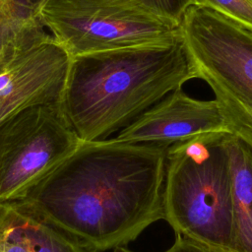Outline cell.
I'll use <instances>...</instances> for the list:
<instances>
[{
  "label": "cell",
  "mask_w": 252,
  "mask_h": 252,
  "mask_svg": "<svg viewBox=\"0 0 252 252\" xmlns=\"http://www.w3.org/2000/svg\"><path fill=\"white\" fill-rule=\"evenodd\" d=\"M167 149L112 138L82 141L23 200L9 205L93 252L123 246L163 220Z\"/></svg>",
  "instance_id": "obj_1"
},
{
  "label": "cell",
  "mask_w": 252,
  "mask_h": 252,
  "mask_svg": "<svg viewBox=\"0 0 252 252\" xmlns=\"http://www.w3.org/2000/svg\"><path fill=\"white\" fill-rule=\"evenodd\" d=\"M195 79L182 40L79 55L59 105L81 141L105 140Z\"/></svg>",
  "instance_id": "obj_2"
},
{
  "label": "cell",
  "mask_w": 252,
  "mask_h": 252,
  "mask_svg": "<svg viewBox=\"0 0 252 252\" xmlns=\"http://www.w3.org/2000/svg\"><path fill=\"white\" fill-rule=\"evenodd\" d=\"M225 134L176 143L166 153L163 220L180 236L231 250V176Z\"/></svg>",
  "instance_id": "obj_3"
},
{
  "label": "cell",
  "mask_w": 252,
  "mask_h": 252,
  "mask_svg": "<svg viewBox=\"0 0 252 252\" xmlns=\"http://www.w3.org/2000/svg\"><path fill=\"white\" fill-rule=\"evenodd\" d=\"M37 13L71 58L182 40L180 23L158 14L144 0H37Z\"/></svg>",
  "instance_id": "obj_4"
},
{
  "label": "cell",
  "mask_w": 252,
  "mask_h": 252,
  "mask_svg": "<svg viewBox=\"0 0 252 252\" xmlns=\"http://www.w3.org/2000/svg\"><path fill=\"white\" fill-rule=\"evenodd\" d=\"M82 141L59 104L21 111L0 124V204L23 200Z\"/></svg>",
  "instance_id": "obj_5"
},
{
  "label": "cell",
  "mask_w": 252,
  "mask_h": 252,
  "mask_svg": "<svg viewBox=\"0 0 252 252\" xmlns=\"http://www.w3.org/2000/svg\"><path fill=\"white\" fill-rule=\"evenodd\" d=\"M181 39L196 79L220 103L252 109V35L210 9L192 5L180 23Z\"/></svg>",
  "instance_id": "obj_6"
},
{
  "label": "cell",
  "mask_w": 252,
  "mask_h": 252,
  "mask_svg": "<svg viewBox=\"0 0 252 252\" xmlns=\"http://www.w3.org/2000/svg\"><path fill=\"white\" fill-rule=\"evenodd\" d=\"M71 60L49 33L9 58L0 67V124L26 109L59 104Z\"/></svg>",
  "instance_id": "obj_7"
},
{
  "label": "cell",
  "mask_w": 252,
  "mask_h": 252,
  "mask_svg": "<svg viewBox=\"0 0 252 252\" xmlns=\"http://www.w3.org/2000/svg\"><path fill=\"white\" fill-rule=\"evenodd\" d=\"M232 134V127L216 99H198L182 88L166 94L112 139L131 144L169 147L206 134Z\"/></svg>",
  "instance_id": "obj_8"
},
{
  "label": "cell",
  "mask_w": 252,
  "mask_h": 252,
  "mask_svg": "<svg viewBox=\"0 0 252 252\" xmlns=\"http://www.w3.org/2000/svg\"><path fill=\"white\" fill-rule=\"evenodd\" d=\"M232 196L231 252H252V142L234 133L223 136Z\"/></svg>",
  "instance_id": "obj_9"
},
{
  "label": "cell",
  "mask_w": 252,
  "mask_h": 252,
  "mask_svg": "<svg viewBox=\"0 0 252 252\" xmlns=\"http://www.w3.org/2000/svg\"><path fill=\"white\" fill-rule=\"evenodd\" d=\"M47 33L37 13V0H0V67Z\"/></svg>",
  "instance_id": "obj_10"
},
{
  "label": "cell",
  "mask_w": 252,
  "mask_h": 252,
  "mask_svg": "<svg viewBox=\"0 0 252 252\" xmlns=\"http://www.w3.org/2000/svg\"><path fill=\"white\" fill-rule=\"evenodd\" d=\"M14 221L27 240L30 252H93L64 231L8 205Z\"/></svg>",
  "instance_id": "obj_11"
},
{
  "label": "cell",
  "mask_w": 252,
  "mask_h": 252,
  "mask_svg": "<svg viewBox=\"0 0 252 252\" xmlns=\"http://www.w3.org/2000/svg\"><path fill=\"white\" fill-rule=\"evenodd\" d=\"M192 5L215 11L252 33V0H191Z\"/></svg>",
  "instance_id": "obj_12"
},
{
  "label": "cell",
  "mask_w": 252,
  "mask_h": 252,
  "mask_svg": "<svg viewBox=\"0 0 252 252\" xmlns=\"http://www.w3.org/2000/svg\"><path fill=\"white\" fill-rule=\"evenodd\" d=\"M0 252H30L27 240L14 221L8 205L0 221Z\"/></svg>",
  "instance_id": "obj_13"
},
{
  "label": "cell",
  "mask_w": 252,
  "mask_h": 252,
  "mask_svg": "<svg viewBox=\"0 0 252 252\" xmlns=\"http://www.w3.org/2000/svg\"><path fill=\"white\" fill-rule=\"evenodd\" d=\"M220 105L229 119L232 132L252 142V109L229 103Z\"/></svg>",
  "instance_id": "obj_14"
},
{
  "label": "cell",
  "mask_w": 252,
  "mask_h": 252,
  "mask_svg": "<svg viewBox=\"0 0 252 252\" xmlns=\"http://www.w3.org/2000/svg\"><path fill=\"white\" fill-rule=\"evenodd\" d=\"M144 2L158 14L181 23L186 10L192 6L191 0H144Z\"/></svg>",
  "instance_id": "obj_15"
},
{
  "label": "cell",
  "mask_w": 252,
  "mask_h": 252,
  "mask_svg": "<svg viewBox=\"0 0 252 252\" xmlns=\"http://www.w3.org/2000/svg\"><path fill=\"white\" fill-rule=\"evenodd\" d=\"M165 252H231V251L214 247V246L178 235L173 245L169 249H167Z\"/></svg>",
  "instance_id": "obj_16"
},
{
  "label": "cell",
  "mask_w": 252,
  "mask_h": 252,
  "mask_svg": "<svg viewBox=\"0 0 252 252\" xmlns=\"http://www.w3.org/2000/svg\"><path fill=\"white\" fill-rule=\"evenodd\" d=\"M113 252H132V251L127 249L124 246H117V247L113 248Z\"/></svg>",
  "instance_id": "obj_17"
},
{
  "label": "cell",
  "mask_w": 252,
  "mask_h": 252,
  "mask_svg": "<svg viewBox=\"0 0 252 252\" xmlns=\"http://www.w3.org/2000/svg\"><path fill=\"white\" fill-rule=\"evenodd\" d=\"M6 211H7V205H1L0 204V221L2 220Z\"/></svg>",
  "instance_id": "obj_18"
},
{
  "label": "cell",
  "mask_w": 252,
  "mask_h": 252,
  "mask_svg": "<svg viewBox=\"0 0 252 252\" xmlns=\"http://www.w3.org/2000/svg\"><path fill=\"white\" fill-rule=\"evenodd\" d=\"M248 32H249V31H248ZM250 34H251V35H252V33H251V32H250Z\"/></svg>",
  "instance_id": "obj_19"
}]
</instances>
